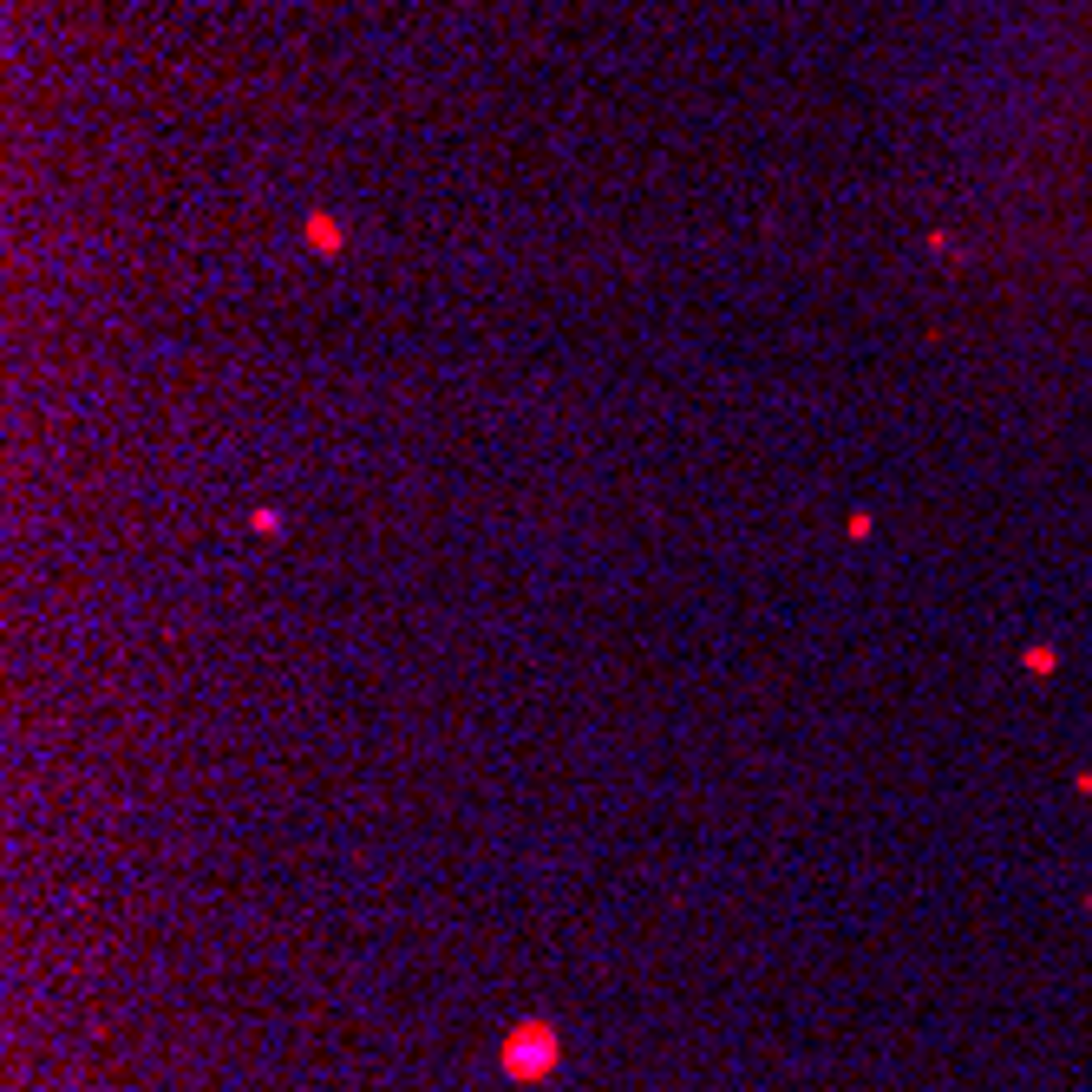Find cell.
I'll use <instances>...</instances> for the list:
<instances>
[{"label": "cell", "mask_w": 1092, "mask_h": 1092, "mask_svg": "<svg viewBox=\"0 0 1092 1092\" xmlns=\"http://www.w3.org/2000/svg\"><path fill=\"white\" fill-rule=\"evenodd\" d=\"M550 1059H557V1034H550V1027H524L517 1040H504V1066H511L517 1080H536Z\"/></svg>", "instance_id": "cell-1"}]
</instances>
